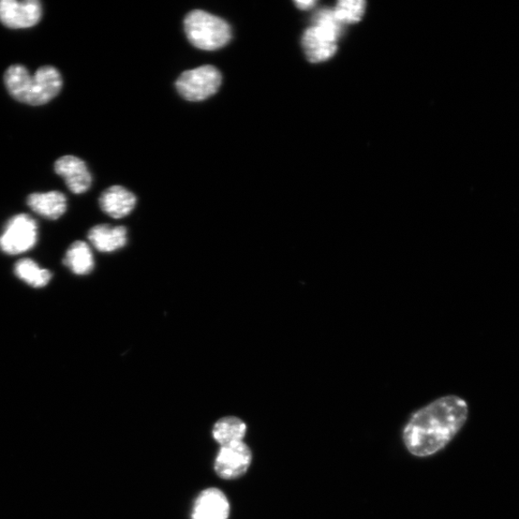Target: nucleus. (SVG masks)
<instances>
[{
    "mask_svg": "<svg viewBox=\"0 0 519 519\" xmlns=\"http://www.w3.org/2000/svg\"><path fill=\"white\" fill-rule=\"evenodd\" d=\"M468 418L466 400L448 395L412 414L403 431L408 451L417 457L432 456L455 438Z\"/></svg>",
    "mask_w": 519,
    "mask_h": 519,
    "instance_id": "obj_1",
    "label": "nucleus"
},
{
    "mask_svg": "<svg viewBox=\"0 0 519 519\" xmlns=\"http://www.w3.org/2000/svg\"><path fill=\"white\" fill-rule=\"evenodd\" d=\"M185 33L199 50L215 51L227 46L232 38L229 23L203 10L189 13L184 21Z\"/></svg>",
    "mask_w": 519,
    "mask_h": 519,
    "instance_id": "obj_2",
    "label": "nucleus"
},
{
    "mask_svg": "<svg viewBox=\"0 0 519 519\" xmlns=\"http://www.w3.org/2000/svg\"><path fill=\"white\" fill-rule=\"evenodd\" d=\"M222 83L220 71L213 66H202L184 71L178 78L177 92L188 101H202L216 95Z\"/></svg>",
    "mask_w": 519,
    "mask_h": 519,
    "instance_id": "obj_3",
    "label": "nucleus"
},
{
    "mask_svg": "<svg viewBox=\"0 0 519 519\" xmlns=\"http://www.w3.org/2000/svg\"><path fill=\"white\" fill-rule=\"evenodd\" d=\"M38 241L36 220L29 215L14 216L0 235V249L9 255L24 254L33 248Z\"/></svg>",
    "mask_w": 519,
    "mask_h": 519,
    "instance_id": "obj_4",
    "label": "nucleus"
},
{
    "mask_svg": "<svg viewBox=\"0 0 519 519\" xmlns=\"http://www.w3.org/2000/svg\"><path fill=\"white\" fill-rule=\"evenodd\" d=\"M38 0H0V22L11 29L31 28L42 19Z\"/></svg>",
    "mask_w": 519,
    "mask_h": 519,
    "instance_id": "obj_5",
    "label": "nucleus"
},
{
    "mask_svg": "<svg viewBox=\"0 0 519 519\" xmlns=\"http://www.w3.org/2000/svg\"><path fill=\"white\" fill-rule=\"evenodd\" d=\"M252 461L250 449L244 441L221 447L215 463L218 476L226 480L240 478L246 473Z\"/></svg>",
    "mask_w": 519,
    "mask_h": 519,
    "instance_id": "obj_6",
    "label": "nucleus"
},
{
    "mask_svg": "<svg viewBox=\"0 0 519 519\" xmlns=\"http://www.w3.org/2000/svg\"><path fill=\"white\" fill-rule=\"evenodd\" d=\"M62 86L61 73L56 68L44 66L38 69L29 87L28 106H44L60 93Z\"/></svg>",
    "mask_w": 519,
    "mask_h": 519,
    "instance_id": "obj_7",
    "label": "nucleus"
},
{
    "mask_svg": "<svg viewBox=\"0 0 519 519\" xmlns=\"http://www.w3.org/2000/svg\"><path fill=\"white\" fill-rule=\"evenodd\" d=\"M55 172L64 178L69 190L73 194H84L91 188L93 177L86 162L72 155L59 158L54 165Z\"/></svg>",
    "mask_w": 519,
    "mask_h": 519,
    "instance_id": "obj_8",
    "label": "nucleus"
},
{
    "mask_svg": "<svg viewBox=\"0 0 519 519\" xmlns=\"http://www.w3.org/2000/svg\"><path fill=\"white\" fill-rule=\"evenodd\" d=\"M338 37L326 29L314 25L307 29L302 37V47L310 62L329 60L338 48Z\"/></svg>",
    "mask_w": 519,
    "mask_h": 519,
    "instance_id": "obj_9",
    "label": "nucleus"
},
{
    "mask_svg": "<svg viewBox=\"0 0 519 519\" xmlns=\"http://www.w3.org/2000/svg\"><path fill=\"white\" fill-rule=\"evenodd\" d=\"M230 505L227 497L219 489L211 487L201 492L198 496L192 519H227Z\"/></svg>",
    "mask_w": 519,
    "mask_h": 519,
    "instance_id": "obj_10",
    "label": "nucleus"
},
{
    "mask_svg": "<svg viewBox=\"0 0 519 519\" xmlns=\"http://www.w3.org/2000/svg\"><path fill=\"white\" fill-rule=\"evenodd\" d=\"M136 203L135 195L122 186L108 188L99 198L101 210L116 219L128 216L134 210Z\"/></svg>",
    "mask_w": 519,
    "mask_h": 519,
    "instance_id": "obj_11",
    "label": "nucleus"
},
{
    "mask_svg": "<svg viewBox=\"0 0 519 519\" xmlns=\"http://www.w3.org/2000/svg\"><path fill=\"white\" fill-rule=\"evenodd\" d=\"M27 205L36 214L51 220L61 218L67 211V199L58 190L32 194L27 198Z\"/></svg>",
    "mask_w": 519,
    "mask_h": 519,
    "instance_id": "obj_12",
    "label": "nucleus"
},
{
    "mask_svg": "<svg viewBox=\"0 0 519 519\" xmlns=\"http://www.w3.org/2000/svg\"><path fill=\"white\" fill-rule=\"evenodd\" d=\"M88 239L97 250L110 254L125 246L127 230L124 227L97 226L88 231Z\"/></svg>",
    "mask_w": 519,
    "mask_h": 519,
    "instance_id": "obj_13",
    "label": "nucleus"
},
{
    "mask_svg": "<svg viewBox=\"0 0 519 519\" xmlns=\"http://www.w3.org/2000/svg\"><path fill=\"white\" fill-rule=\"evenodd\" d=\"M64 264L77 275H87L94 270L93 252L85 242L73 243L67 251Z\"/></svg>",
    "mask_w": 519,
    "mask_h": 519,
    "instance_id": "obj_14",
    "label": "nucleus"
},
{
    "mask_svg": "<svg viewBox=\"0 0 519 519\" xmlns=\"http://www.w3.org/2000/svg\"><path fill=\"white\" fill-rule=\"evenodd\" d=\"M32 74L23 65H13L5 74V83L14 99L27 104Z\"/></svg>",
    "mask_w": 519,
    "mask_h": 519,
    "instance_id": "obj_15",
    "label": "nucleus"
},
{
    "mask_svg": "<svg viewBox=\"0 0 519 519\" xmlns=\"http://www.w3.org/2000/svg\"><path fill=\"white\" fill-rule=\"evenodd\" d=\"M246 424L236 417H226L216 422L213 428V437L220 447L243 441L246 434Z\"/></svg>",
    "mask_w": 519,
    "mask_h": 519,
    "instance_id": "obj_16",
    "label": "nucleus"
},
{
    "mask_svg": "<svg viewBox=\"0 0 519 519\" xmlns=\"http://www.w3.org/2000/svg\"><path fill=\"white\" fill-rule=\"evenodd\" d=\"M14 274L26 284L34 288L47 286L51 279V272L41 268L32 259H23L14 264Z\"/></svg>",
    "mask_w": 519,
    "mask_h": 519,
    "instance_id": "obj_17",
    "label": "nucleus"
},
{
    "mask_svg": "<svg viewBox=\"0 0 519 519\" xmlns=\"http://www.w3.org/2000/svg\"><path fill=\"white\" fill-rule=\"evenodd\" d=\"M366 3L362 0H343L335 8L337 18L343 24L355 23L364 16Z\"/></svg>",
    "mask_w": 519,
    "mask_h": 519,
    "instance_id": "obj_18",
    "label": "nucleus"
},
{
    "mask_svg": "<svg viewBox=\"0 0 519 519\" xmlns=\"http://www.w3.org/2000/svg\"><path fill=\"white\" fill-rule=\"evenodd\" d=\"M315 25L324 28L326 31L339 37L344 24L338 21L334 10L325 9L317 14Z\"/></svg>",
    "mask_w": 519,
    "mask_h": 519,
    "instance_id": "obj_19",
    "label": "nucleus"
},
{
    "mask_svg": "<svg viewBox=\"0 0 519 519\" xmlns=\"http://www.w3.org/2000/svg\"><path fill=\"white\" fill-rule=\"evenodd\" d=\"M295 5H298V7L301 9H308V8H310L311 6L315 5L316 3L315 2H296Z\"/></svg>",
    "mask_w": 519,
    "mask_h": 519,
    "instance_id": "obj_20",
    "label": "nucleus"
}]
</instances>
